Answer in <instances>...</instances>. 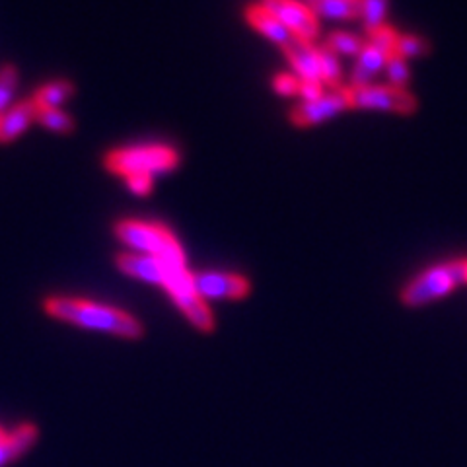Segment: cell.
<instances>
[{
  "label": "cell",
  "instance_id": "obj_1",
  "mask_svg": "<svg viewBox=\"0 0 467 467\" xmlns=\"http://www.w3.org/2000/svg\"><path fill=\"white\" fill-rule=\"evenodd\" d=\"M46 312L57 319L68 321L84 329H96L125 339H140L144 327L139 319L109 306L86 302L78 298H47L43 302Z\"/></svg>",
  "mask_w": 467,
  "mask_h": 467
},
{
  "label": "cell",
  "instance_id": "obj_2",
  "mask_svg": "<svg viewBox=\"0 0 467 467\" xmlns=\"http://www.w3.org/2000/svg\"><path fill=\"white\" fill-rule=\"evenodd\" d=\"M117 238L127 245L140 250L144 255L156 257L160 261L185 263L182 245L173 234L162 224H149L137 221H121L115 226Z\"/></svg>",
  "mask_w": 467,
  "mask_h": 467
},
{
  "label": "cell",
  "instance_id": "obj_3",
  "mask_svg": "<svg viewBox=\"0 0 467 467\" xmlns=\"http://www.w3.org/2000/svg\"><path fill=\"white\" fill-rule=\"evenodd\" d=\"M463 283V263L451 261L420 273L417 279L401 290V302L407 308H420L448 296L456 286Z\"/></svg>",
  "mask_w": 467,
  "mask_h": 467
},
{
  "label": "cell",
  "instance_id": "obj_4",
  "mask_svg": "<svg viewBox=\"0 0 467 467\" xmlns=\"http://www.w3.org/2000/svg\"><path fill=\"white\" fill-rule=\"evenodd\" d=\"M178 152L170 146H135V149L115 150L106 156V168L123 178L135 173L164 171L178 166Z\"/></svg>",
  "mask_w": 467,
  "mask_h": 467
},
{
  "label": "cell",
  "instance_id": "obj_5",
  "mask_svg": "<svg viewBox=\"0 0 467 467\" xmlns=\"http://www.w3.org/2000/svg\"><path fill=\"white\" fill-rule=\"evenodd\" d=\"M398 37L400 34L388 24L370 36V41L364 43L358 61L353 68V88L372 86L378 72L386 68L388 58L396 53Z\"/></svg>",
  "mask_w": 467,
  "mask_h": 467
},
{
  "label": "cell",
  "instance_id": "obj_6",
  "mask_svg": "<svg viewBox=\"0 0 467 467\" xmlns=\"http://www.w3.org/2000/svg\"><path fill=\"white\" fill-rule=\"evenodd\" d=\"M350 109H376L400 115H411L417 109V99L401 88L393 86H367L347 88Z\"/></svg>",
  "mask_w": 467,
  "mask_h": 467
},
{
  "label": "cell",
  "instance_id": "obj_7",
  "mask_svg": "<svg viewBox=\"0 0 467 467\" xmlns=\"http://www.w3.org/2000/svg\"><path fill=\"white\" fill-rule=\"evenodd\" d=\"M261 6L269 10L296 39L312 43L317 37L319 24L310 6L296 0H263Z\"/></svg>",
  "mask_w": 467,
  "mask_h": 467
},
{
  "label": "cell",
  "instance_id": "obj_8",
  "mask_svg": "<svg viewBox=\"0 0 467 467\" xmlns=\"http://www.w3.org/2000/svg\"><path fill=\"white\" fill-rule=\"evenodd\" d=\"M192 285L197 296L202 298H244L250 292V283L240 275L230 273H197L192 275Z\"/></svg>",
  "mask_w": 467,
  "mask_h": 467
},
{
  "label": "cell",
  "instance_id": "obj_9",
  "mask_svg": "<svg viewBox=\"0 0 467 467\" xmlns=\"http://www.w3.org/2000/svg\"><path fill=\"white\" fill-rule=\"evenodd\" d=\"M350 109L348 108V99H347V90L333 92L329 96H321L314 101H304L302 106L295 108L290 111V121L298 125V127H310L317 125L326 119H331V117L339 115L341 111Z\"/></svg>",
  "mask_w": 467,
  "mask_h": 467
},
{
  "label": "cell",
  "instance_id": "obj_10",
  "mask_svg": "<svg viewBox=\"0 0 467 467\" xmlns=\"http://www.w3.org/2000/svg\"><path fill=\"white\" fill-rule=\"evenodd\" d=\"M245 18L255 29H259L263 36L269 37L273 43H276V46H279L283 51L288 49L292 43L296 41V37L292 36L288 29L279 20H276L269 10L263 8L261 5L247 6Z\"/></svg>",
  "mask_w": 467,
  "mask_h": 467
},
{
  "label": "cell",
  "instance_id": "obj_11",
  "mask_svg": "<svg viewBox=\"0 0 467 467\" xmlns=\"http://www.w3.org/2000/svg\"><path fill=\"white\" fill-rule=\"evenodd\" d=\"M117 265L130 276H137L140 281L164 286L166 273L162 263L150 255H133V254H119L117 255Z\"/></svg>",
  "mask_w": 467,
  "mask_h": 467
},
{
  "label": "cell",
  "instance_id": "obj_12",
  "mask_svg": "<svg viewBox=\"0 0 467 467\" xmlns=\"http://www.w3.org/2000/svg\"><path fill=\"white\" fill-rule=\"evenodd\" d=\"M285 53L288 57V61L292 63V67H295L298 80L321 82L317 49H314L312 43L296 39L288 49H285Z\"/></svg>",
  "mask_w": 467,
  "mask_h": 467
},
{
  "label": "cell",
  "instance_id": "obj_13",
  "mask_svg": "<svg viewBox=\"0 0 467 467\" xmlns=\"http://www.w3.org/2000/svg\"><path fill=\"white\" fill-rule=\"evenodd\" d=\"M37 109L39 108L36 106L34 99H26L22 104L8 109L3 119H0V142H10L22 135L27 125L36 121Z\"/></svg>",
  "mask_w": 467,
  "mask_h": 467
},
{
  "label": "cell",
  "instance_id": "obj_14",
  "mask_svg": "<svg viewBox=\"0 0 467 467\" xmlns=\"http://www.w3.org/2000/svg\"><path fill=\"white\" fill-rule=\"evenodd\" d=\"M37 436H39L37 427L32 425V422H26V425L18 427L12 434H8L5 441L0 442V467H5L10 462L24 456L26 451L36 444Z\"/></svg>",
  "mask_w": 467,
  "mask_h": 467
},
{
  "label": "cell",
  "instance_id": "obj_15",
  "mask_svg": "<svg viewBox=\"0 0 467 467\" xmlns=\"http://www.w3.org/2000/svg\"><path fill=\"white\" fill-rule=\"evenodd\" d=\"M316 18L357 20L360 18V0H321L308 5Z\"/></svg>",
  "mask_w": 467,
  "mask_h": 467
},
{
  "label": "cell",
  "instance_id": "obj_16",
  "mask_svg": "<svg viewBox=\"0 0 467 467\" xmlns=\"http://www.w3.org/2000/svg\"><path fill=\"white\" fill-rule=\"evenodd\" d=\"M72 94H75V86L67 80H61L39 88L32 99L39 109H57V106H61Z\"/></svg>",
  "mask_w": 467,
  "mask_h": 467
},
{
  "label": "cell",
  "instance_id": "obj_17",
  "mask_svg": "<svg viewBox=\"0 0 467 467\" xmlns=\"http://www.w3.org/2000/svg\"><path fill=\"white\" fill-rule=\"evenodd\" d=\"M317 61H319V77L321 82L333 88L335 92L343 90V72L341 65L337 61V55L331 53L327 47H319L317 49Z\"/></svg>",
  "mask_w": 467,
  "mask_h": 467
},
{
  "label": "cell",
  "instance_id": "obj_18",
  "mask_svg": "<svg viewBox=\"0 0 467 467\" xmlns=\"http://www.w3.org/2000/svg\"><path fill=\"white\" fill-rule=\"evenodd\" d=\"M388 0H360V18L368 36L376 34L379 27L386 26Z\"/></svg>",
  "mask_w": 467,
  "mask_h": 467
},
{
  "label": "cell",
  "instance_id": "obj_19",
  "mask_svg": "<svg viewBox=\"0 0 467 467\" xmlns=\"http://www.w3.org/2000/svg\"><path fill=\"white\" fill-rule=\"evenodd\" d=\"M335 55H360L364 41L358 36L347 32H335L326 39V46Z\"/></svg>",
  "mask_w": 467,
  "mask_h": 467
},
{
  "label": "cell",
  "instance_id": "obj_20",
  "mask_svg": "<svg viewBox=\"0 0 467 467\" xmlns=\"http://www.w3.org/2000/svg\"><path fill=\"white\" fill-rule=\"evenodd\" d=\"M36 121L49 130H55V133H70L75 129V121L58 109H37Z\"/></svg>",
  "mask_w": 467,
  "mask_h": 467
},
{
  "label": "cell",
  "instance_id": "obj_21",
  "mask_svg": "<svg viewBox=\"0 0 467 467\" xmlns=\"http://www.w3.org/2000/svg\"><path fill=\"white\" fill-rule=\"evenodd\" d=\"M431 53V43L419 36H400L396 43V55L401 58H417Z\"/></svg>",
  "mask_w": 467,
  "mask_h": 467
},
{
  "label": "cell",
  "instance_id": "obj_22",
  "mask_svg": "<svg viewBox=\"0 0 467 467\" xmlns=\"http://www.w3.org/2000/svg\"><path fill=\"white\" fill-rule=\"evenodd\" d=\"M18 84V70L14 65H6L0 68V119H3L5 113L8 111V104L16 90Z\"/></svg>",
  "mask_w": 467,
  "mask_h": 467
},
{
  "label": "cell",
  "instance_id": "obj_23",
  "mask_svg": "<svg viewBox=\"0 0 467 467\" xmlns=\"http://www.w3.org/2000/svg\"><path fill=\"white\" fill-rule=\"evenodd\" d=\"M386 72H388V78H389V86L401 88V90H405V86L409 84V78H411V72H409V65H407L405 58H401L400 55L393 53L386 63Z\"/></svg>",
  "mask_w": 467,
  "mask_h": 467
},
{
  "label": "cell",
  "instance_id": "obj_24",
  "mask_svg": "<svg viewBox=\"0 0 467 467\" xmlns=\"http://www.w3.org/2000/svg\"><path fill=\"white\" fill-rule=\"evenodd\" d=\"M273 88L283 96H296L300 90V80L290 75H279L273 80Z\"/></svg>",
  "mask_w": 467,
  "mask_h": 467
},
{
  "label": "cell",
  "instance_id": "obj_25",
  "mask_svg": "<svg viewBox=\"0 0 467 467\" xmlns=\"http://www.w3.org/2000/svg\"><path fill=\"white\" fill-rule=\"evenodd\" d=\"M127 185L133 193L137 195H146L150 193V187H152V175L149 173H135V175H127Z\"/></svg>",
  "mask_w": 467,
  "mask_h": 467
},
{
  "label": "cell",
  "instance_id": "obj_26",
  "mask_svg": "<svg viewBox=\"0 0 467 467\" xmlns=\"http://www.w3.org/2000/svg\"><path fill=\"white\" fill-rule=\"evenodd\" d=\"M298 94L306 99V101H314L317 98L324 96L321 92V82H308V80H300V90Z\"/></svg>",
  "mask_w": 467,
  "mask_h": 467
},
{
  "label": "cell",
  "instance_id": "obj_27",
  "mask_svg": "<svg viewBox=\"0 0 467 467\" xmlns=\"http://www.w3.org/2000/svg\"><path fill=\"white\" fill-rule=\"evenodd\" d=\"M462 263H463V283L467 285V259H463Z\"/></svg>",
  "mask_w": 467,
  "mask_h": 467
},
{
  "label": "cell",
  "instance_id": "obj_28",
  "mask_svg": "<svg viewBox=\"0 0 467 467\" xmlns=\"http://www.w3.org/2000/svg\"><path fill=\"white\" fill-rule=\"evenodd\" d=\"M5 438H6V434H5V431H3V429H0V442H3Z\"/></svg>",
  "mask_w": 467,
  "mask_h": 467
},
{
  "label": "cell",
  "instance_id": "obj_29",
  "mask_svg": "<svg viewBox=\"0 0 467 467\" xmlns=\"http://www.w3.org/2000/svg\"><path fill=\"white\" fill-rule=\"evenodd\" d=\"M314 3H321V0H308V5H314Z\"/></svg>",
  "mask_w": 467,
  "mask_h": 467
}]
</instances>
